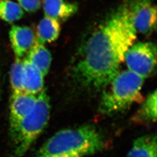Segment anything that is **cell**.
I'll return each mask as SVG.
<instances>
[{"label":"cell","mask_w":157,"mask_h":157,"mask_svg":"<svg viewBox=\"0 0 157 157\" xmlns=\"http://www.w3.org/2000/svg\"><path fill=\"white\" fill-rule=\"evenodd\" d=\"M136 37L129 13L121 6L86 41L73 67V77L86 88L106 87L120 72L125 54Z\"/></svg>","instance_id":"obj_1"},{"label":"cell","mask_w":157,"mask_h":157,"mask_svg":"<svg viewBox=\"0 0 157 157\" xmlns=\"http://www.w3.org/2000/svg\"><path fill=\"white\" fill-rule=\"evenodd\" d=\"M105 146L101 132L85 124L58 131L40 148L36 157H85L101 151Z\"/></svg>","instance_id":"obj_2"},{"label":"cell","mask_w":157,"mask_h":157,"mask_svg":"<svg viewBox=\"0 0 157 157\" xmlns=\"http://www.w3.org/2000/svg\"><path fill=\"white\" fill-rule=\"evenodd\" d=\"M50 115V97L44 89L39 95L33 110L11 135L12 150L10 157H23L39 137L47 124Z\"/></svg>","instance_id":"obj_3"},{"label":"cell","mask_w":157,"mask_h":157,"mask_svg":"<svg viewBox=\"0 0 157 157\" xmlns=\"http://www.w3.org/2000/svg\"><path fill=\"white\" fill-rule=\"evenodd\" d=\"M144 78L128 69L119 72L108 86L99 105L103 114H112L128 108L134 102L141 100V90Z\"/></svg>","instance_id":"obj_4"},{"label":"cell","mask_w":157,"mask_h":157,"mask_svg":"<svg viewBox=\"0 0 157 157\" xmlns=\"http://www.w3.org/2000/svg\"><path fill=\"white\" fill-rule=\"evenodd\" d=\"M124 61L129 71L145 79L151 74L156 66V45L151 42L133 44L126 51Z\"/></svg>","instance_id":"obj_5"},{"label":"cell","mask_w":157,"mask_h":157,"mask_svg":"<svg viewBox=\"0 0 157 157\" xmlns=\"http://www.w3.org/2000/svg\"><path fill=\"white\" fill-rule=\"evenodd\" d=\"M123 6L128 12L137 33L149 34L155 30L157 7L151 0H129Z\"/></svg>","instance_id":"obj_6"},{"label":"cell","mask_w":157,"mask_h":157,"mask_svg":"<svg viewBox=\"0 0 157 157\" xmlns=\"http://www.w3.org/2000/svg\"><path fill=\"white\" fill-rule=\"evenodd\" d=\"M36 100V95L25 91L12 94L10 115V136L16 131L23 119L33 110Z\"/></svg>","instance_id":"obj_7"},{"label":"cell","mask_w":157,"mask_h":157,"mask_svg":"<svg viewBox=\"0 0 157 157\" xmlns=\"http://www.w3.org/2000/svg\"><path fill=\"white\" fill-rule=\"evenodd\" d=\"M10 39L16 58H21L30 50L36 41L33 30L28 26L14 25L10 31Z\"/></svg>","instance_id":"obj_8"},{"label":"cell","mask_w":157,"mask_h":157,"mask_svg":"<svg viewBox=\"0 0 157 157\" xmlns=\"http://www.w3.org/2000/svg\"><path fill=\"white\" fill-rule=\"evenodd\" d=\"M43 9L45 17L57 21H65L76 13L78 6L65 0H44Z\"/></svg>","instance_id":"obj_9"},{"label":"cell","mask_w":157,"mask_h":157,"mask_svg":"<svg viewBox=\"0 0 157 157\" xmlns=\"http://www.w3.org/2000/svg\"><path fill=\"white\" fill-rule=\"evenodd\" d=\"M24 62L23 91L33 95L39 94L44 89V76L32 63L25 58Z\"/></svg>","instance_id":"obj_10"},{"label":"cell","mask_w":157,"mask_h":157,"mask_svg":"<svg viewBox=\"0 0 157 157\" xmlns=\"http://www.w3.org/2000/svg\"><path fill=\"white\" fill-rule=\"evenodd\" d=\"M126 157H157V136L144 135L136 139Z\"/></svg>","instance_id":"obj_11"},{"label":"cell","mask_w":157,"mask_h":157,"mask_svg":"<svg viewBox=\"0 0 157 157\" xmlns=\"http://www.w3.org/2000/svg\"><path fill=\"white\" fill-rule=\"evenodd\" d=\"M26 58L39 69L44 76L48 73L51 63V56L44 44L35 41L33 45L29 51Z\"/></svg>","instance_id":"obj_12"},{"label":"cell","mask_w":157,"mask_h":157,"mask_svg":"<svg viewBox=\"0 0 157 157\" xmlns=\"http://www.w3.org/2000/svg\"><path fill=\"white\" fill-rule=\"evenodd\" d=\"M60 31L61 26L58 21L44 17L37 26L36 41L41 44L53 42L59 37Z\"/></svg>","instance_id":"obj_13"},{"label":"cell","mask_w":157,"mask_h":157,"mask_svg":"<svg viewBox=\"0 0 157 157\" xmlns=\"http://www.w3.org/2000/svg\"><path fill=\"white\" fill-rule=\"evenodd\" d=\"M157 90L148 95L135 116V120L139 122L155 123L157 121Z\"/></svg>","instance_id":"obj_14"},{"label":"cell","mask_w":157,"mask_h":157,"mask_svg":"<svg viewBox=\"0 0 157 157\" xmlns=\"http://www.w3.org/2000/svg\"><path fill=\"white\" fill-rule=\"evenodd\" d=\"M24 16L21 6L10 0L0 1V19L6 22L13 23Z\"/></svg>","instance_id":"obj_15"},{"label":"cell","mask_w":157,"mask_h":157,"mask_svg":"<svg viewBox=\"0 0 157 157\" xmlns=\"http://www.w3.org/2000/svg\"><path fill=\"white\" fill-rule=\"evenodd\" d=\"M10 81L12 93H17L23 91L24 62L21 58H16L10 71Z\"/></svg>","instance_id":"obj_16"},{"label":"cell","mask_w":157,"mask_h":157,"mask_svg":"<svg viewBox=\"0 0 157 157\" xmlns=\"http://www.w3.org/2000/svg\"><path fill=\"white\" fill-rule=\"evenodd\" d=\"M19 6L26 11L34 12L37 11L41 6L40 0H17Z\"/></svg>","instance_id":"obj_17"},{"label":"cell","mask_w":157,"mask_h":157,"mask_svg":"<svg viewBox=\"0 0 157 157\" xmlns=\"http://www.w3.org/2000/svg\"><path fill=\"white\" fill-rule=\"evenodd\" d=\"M1 82H0V98H1Z\"/></svg>","instance_id":"obj_18"}]
</instances>
